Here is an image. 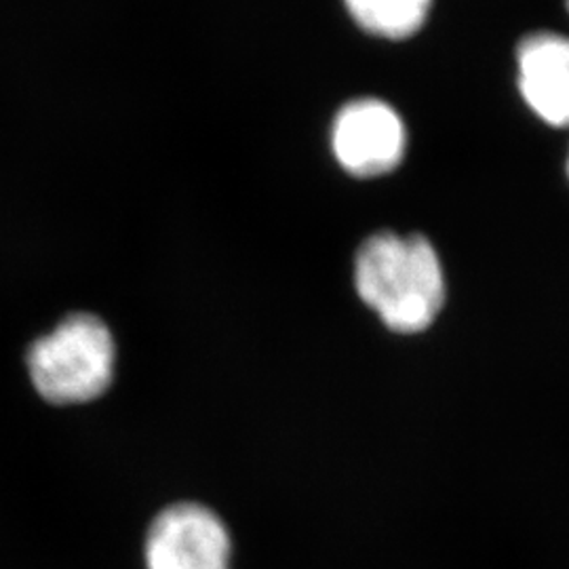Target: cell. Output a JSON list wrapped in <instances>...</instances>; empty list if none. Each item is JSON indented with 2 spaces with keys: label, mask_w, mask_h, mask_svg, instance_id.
Wrapping results in <instances>:
<instances>
[{
  "label": "cell",
  "mask_w": 569,
  "mask_h": 569,
  "mask_svg": "<svg viewBox=\"0 0 569 569\" xmlns=\"http://www.w3.org/2000/svg\"><path fill=\"white\" fill-rule=\"evenodd\" d=\"M355 284L382 323L397 333H420L446 305V272L422 234L378 232L359 247Z\"/></svg>",
  "instance_id": "obj_1"
},
{
  "label": "cell",
  "mask_w": 569,
  "mask_h": 569,
  "mask_svg": "<svg viewBox=\"0 0 569 569\" xmlns=\"http://www.w3.org/2000/svg\"><path fill=\"white\" fill-rule=\"evenodd\" d=\"M117 348L102 319L89 312L66 317L28 348L30 380L44 401L77 406L98 399L114 376Z\"/></svg>",
  "instance_id": "obj_2"
},
{
  "label": "cell",
  "mask_w": 569,
  "mask_h": 569,
  "mask_svg": "<svg viewBox=\"0 0 569 569\" xmlns=\"http://www.w3.org/2000/svg\"><path fill=\"white\" fill-rule=\"evenodd\" d=\"M143 557L146 569H230L232 542L213 510L182 502L157 515Z\"/></svg>",
  "instance_id": "obj_3"
},
{
  "label": "cell",
  "mask_w": 569,
  "mask_h": 569,
  "mask_svg": "<svg viewBox=\"0 0 569 569\" xmlns=\"http://www.w3.org/2000/svg\"><path fill=\"white\" fill-rule=\"evenodd\" d=\"M331 146L350 176L378 178L403 161L406 124L395 108L380 100L348 103L333 122Z\"/></svg>",
  "instance_id": "obj_4"
},
{
  "label": "cell",
  "mask_w": 569,
  "mask_h": 569,
  "mask_svg": "<svg viewBox=\"0 0 569 569\" xmlns=\"http://www.w3.org/2000/svg\"><path fill=\"white\" fill-rule=\"evenodd\" d=\"M515 84L529 112L552 129H569V34L531 30L515 47Z\"/></svg>",
  "instance_id": "obj_5"
},
{
  "label": "cell",
  "mask_w": 569,
  "mask_h": 569,
  "mask_svg": "<svg viewBox=\"0 0 569 569\" xmlns=\"http://www.w3.org/2000/svg\"><path fill=\"white\" fill-rule=\"evenodd\" d=\"M346 7L371 34L401 41L427 23L432 0H346Z\"/></svg>",
  "instance_id": "obj_6"
},
{
  "label": "cell",
  "mask_w": 569,
  "mask_h": 569,
  "mask_svg": "<svg viewBox=\"0 0 569 569\" xmlns=\"http://www.w3.org/2000/svg\"><path fill=\"white\" fill-rule=\"evenodd\" d=\"M566 178H568V182H569V148H568V157H566Z\"/></svg>",
  "instance_id": "obj_7"
},
{
  "label": "cell",
  "mask_w": 569,
  "mask_h": 569,
  "mask_svg": "<svg viewBox=\"0 0 569 569\" xmlns=\"http://www.w3.org/2000/svg\"><path fill=\"white\" fill-rule=\"evenodd\" d=\"M563 2H566V11H568V16H569V0H563Z\"/></svg>",
  "instance_id": "obj_8"
}]
</instances>
